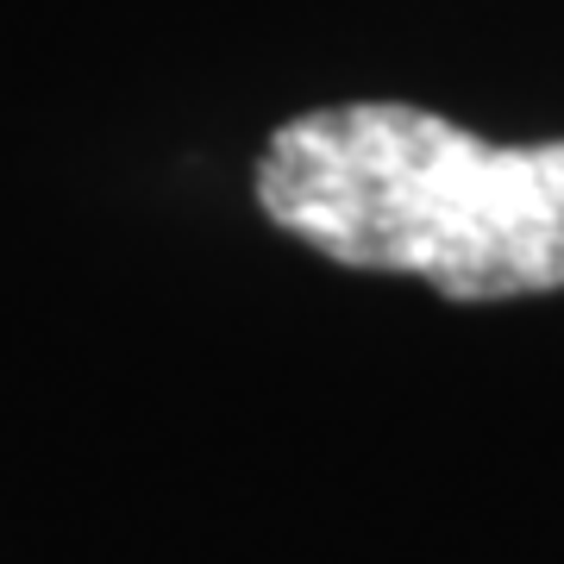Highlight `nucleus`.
I'll return each instance as SVG.
<instances>
[{
	"label": "nucleus",
	"mask_w": 564,
	"mask_h": 564,
	"mask_svg": "<svg viewBox=\"0 0 564 564\" xmlns=\"http://www.w3.org/2000/svg\"><path fill=\"white\" fill-rule=\"evenodd\" d=\"M258 207L321 258L445 302L564 289V139L484 144L408 101L314 107L270 132Z\"/></svg>",
	"instance_id": "1"
}]
</instances>
